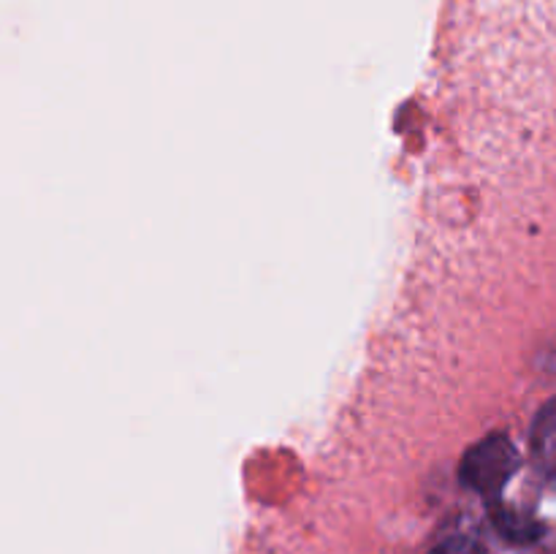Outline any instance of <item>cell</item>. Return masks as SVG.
Masks as SVG:
<instances>
[{
  "instance_id": "1",
  "label": "cell",
  "mask_w": 556,
  "mask_h": 554,
  "mask_svg": "<svg viewBox=\"0 0 556 554\" xmlns=\"http://www.w3.org/2000/svg\"><path fill=\"white\" fill-rule=\"evenodd\" d=\"M519 465L521 456L514 440L508 435H489V438L470 445V451L462 456L459 481L470 492L494 503L503 494V489L508 487L510 478L519 473Z\"/></svg>"
},
{
  "instance_id": "2",
  "label": "cell",
  "mask_w": 556,
  "mask_h": 554,
  "mask_svg": "<svg viewBox=\"0 0 556 554\" xmlns=\"http://www.w3.org/2000/svg\"><path fill=\"white\" fill-rule=\"evenodd\" d=\"M532 459L543 476H556V400L548 402L532 424Z\"/></svg>"
},
{
  "instance_id": "3",
  "label": "cell",
  "mask_w": 556,
  "mask_h": 554,
  "mask_svg": "<svg viewBox=\"0 0 556 554\" xmlns=\"http://www.w3.org/2000/svg\"><path fill=\"white\" fill-rule=\"evenodd\" d=\"M494 525L514 543H530L543 532V525H538L532 516H525L510 508H494Z\"/></svg>"
},
{
  "instance_id": "4",
  "label": "cell",
  "mask_w": 556,
  "mask_h": 554,
  "mask_svg": "<svg viewBox=\"0 0 556 554\" xmlns=\"http://www.w3.org/2000/svg\"><path fill=\"white\" fill-rule=\"evenodd\" d=\"M429 554H481V543L470 536H454L434 546Z\"/></svg>"
}]
</instances>
